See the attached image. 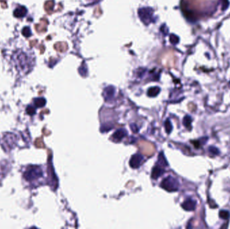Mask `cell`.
Masks as SVG:
<instances>
[{"label": "cell", "mask_w": 230, "mask_h": 229, "mask_svg": "<svg viewBox=\"0 0 230 229\" xmlns=\"http://www.w3.org/2000/svg\"><path fill=\"white\" fill-rule=\"evenodd\" d=\"M160 185L165 190L172 192L178 190L179 188V183L176 178L172 176H168L163 179Z\"/></svg>", "instance_id": "1"}, {"label": "cell", "mask_w": 230, "mask_h": 229, "mask_svg": "<svg viewBox=\"0 0 230 229\" xmlns=\"http://www.w3.org/2000/svg\"><path fill=\"white\" fill-rule=\"evenodd\" d=\"M143 161H144V157L141 154H134L129 161L130 167L133 169L139 168L141 165Z\"/></svg>", "instance_id": "2"}, {"label": "cell", "mask_w": 230, "mask_h": 229, "mask_svg": "<svg viewBox=\"0 0 230 229\" xmlns=\"http://www.w3.org/2000/svg\"><path fill=\"white\" fill-rule=\"evenodd\" d=\"M196 204L197 203L195 200L191 198H187L182 203V207L186 211H192L195 209Z\"/></svg>", "instance_id": "3"}, {"label": "cell", "mask_w": 230, "mask_h": 229, "mask_svg": "<svg viewBox=\"0 0 230 229\" xmlns=\"http://www.w3.org/2000/svg\"><path fill=\"white\" fill-rule=\"evenodd\" d=\"M126 135V131L125 129H118L117 130L116 132H115L113 136H112V139L114 142H120L121 140H122V139Z\"/></svg>", "instance_id": "4"}, {"label": "cell", "mask_w": 230, "mask_h": 229, "mask_svg": "<svg viewBox=\"0 0 230 229\" xmlns=\"http://www.w3.org/2000/svg\"><path fill=\"white\" fill-rule=\"evenodd\" d=\"M115 93V89L113 86H108L104 89V97L106 101L110 100L113 97Z\"/></svg>", "instance_id": "5"}, {"label": "cell", "mask_w": 230, "mask_h": 229, "mask_svg": "<svg viewBox=\"0 0 230 229\" xmlns=\"http://www.w3.org/2000/svg\"><path fill=\"white\" fill-rule=\"evenodd\" d=\"M164 170L160 165H156V166L154 167L152 169V177L154 179H157V178L163 174L164 173Z\"/></svg>", "instance_id": "6"}, {"label": "cell", "mask_w": 230, "mask_h": 229, "mask_svg": "<svg viewBox=\"0 0 230 229\" xmlns=\"http://www.w3.org/2000/svg\"><path fill=\"white\" fill-rule=\"evenodd\" d=\"M26 14V9L24 7H18L16 10L14 11V15L17 18H20L24 16Z\"/></svg>", "instance_id": "7"}, {"label": "cell", "mask_w": 230, "mask_h": 229, "mask_svg": "<svg viewBox=\"0 0 230 229\" xmlns=\"http://www.w3.org/2000/svg\"><path fill=\"white\" fill-rule=\"evenodd\" d=\"M139 145L141 148H145L146 151L144 152L145 155H152V153H153V147L152 145H149V147H145V145L144 144V143H143V141H141L139 143Z\"/></svg>", "instance_id": "8"}, {"label": "cell", "mask_w": 230, "mask_h": 229, "mask_svg": "<svg viewBox=\"0 0 230 229\" xmlns=\"http://www.w3.org/2000/svg\"><path fill=\"white\" fill-rule=\"evenodd\" d=\"M160 92V89L157 87H153V88H151L148 90V95L149 97H155L157 96L158 93Z\"/></svg>", "instance_id": "9"}, {"label": "cell", "mask_w": 230, "mask_h": 229, "mask_svg": "<svg viewBox=\"0 0 230 229\" xmlns=\"http://www.w3.org/2000/svg\"><path fill=\"white\" fill-rule=\"evenodd\" d=\"M191 122H192V118H190V116H186L184 119H183V124L185 126V127L187 128L190 129L191 128Z\"/></svg>", "instance_id": "10"}, {"label": "cell", "mask_w": 230, "mask_h": 229, "mask_svg": "<svg viewBox=\"0 0 230 229\" xmlns=\"http://www.w3.org/2000/svg\"><path fill=\"white\" fill-rule=\"evenodd\" d=\"M164 126H165V130H166V132H167L168 134H170V132H172V124L171 122H170V120L169 119L166 120L165 123H164Z\"/></svg>", "instance_id": "11"}, {"label": "cell", "mask_w": 230, "mask_h": 229, "mask_svg": "<svg viewBox=\"0 0 230 229\" xmlns=\"http://www.w3.org/2000/svg\"><path fill=\"white\" fill-rule=\"evenodd\" d=\"M46 104V100L44 98H38L37 100L35 101V104L37 107H42L44 106Z\"/></svg>", "instance_id": "12"}, {"label": "cell", "mask_w": 230, "mask_h": 229, "mask_svg": "<svg viewBox=\"0 0 230 229\" xmlns=\"http://www.w3.org/2000/svg\"><path fill=\"white\" fill-rule=\"evenodd\" d=\"M219 217L222 219H228L229 217V213L228 211L221 210L219 212Z\"/></svg>", "instance_id": "13"}, {"label": "cell", "mask_w": 230, "mask_h": 229, "mask_svg": "<svg viewBox=\"0 0 230 229\" xmlns=\"http://www.w3.org/2000/svg\"><path fill=\"white\" fill-rule=\"evenodd\" d=\"M159 161L161 163V165H165V166H167L168 163L166 161L164 156L163 155V153H161L160 155L159 156Z\"/></svg>", "instance_id": "14"}, {"label": "cell", "mask_w": 230, "mask_h": 229, "mask_svg": "<svg viewBox=\"0 0 230 229\" xmlns=\"http://www.w3.org/2000/svg\"><path fill=\"white\" fill-rule=\"evenodd\" d=\"M22 32H23V34L26 37H29L31 35V31L29 27H26L23 30Z\"/></svg>", "instance_id": "15"}, {"label": "cell", "mask_w": 230, "mask_h": 229, "mask_svg": "<svg viewBox=\"0 0 230 229\" xmlns=\"http://www.w3.org/2000/svg\"><path fill=\"white\" fill-rule=\"evenodd\" d=\"M113 127V126H110V125H104L102 126L101 128V131L102 132H107V131H109V130H110L111 129H112Z\"/></svg>", "instance_id": "16"}, {"label": "cell", "mask_w": 230, "mask_h": 229, "mask_svg": "<svg viewBox=\"0 0 230 229\" xmlns=\"http://www.w3.org/2000/svg\"><path fill=\"white\" fill-rule=\"evenodd\" d=\"M209 151L211 152L212 154H214V155H217L218 153H219V151H218L217 149L215 148V147H211L209 148Z\"/></svg>", "instance_id": "17"}, {"label": "cell", "mask_w": 230, "mask_h": 229, "mask_svg": "<svg viewBox=\"0 0 230 229\" xmlns=\"http://www.w3.org/2000/svg\"><path fill=\"white\" fill-rule=\"evenodd\" d=\"M130 128H131V130L135 133H136V132H138V128H137V126L136 124H132L131 125H130Z\"/></svg>", "instance_id": "18"}]
</instances>
